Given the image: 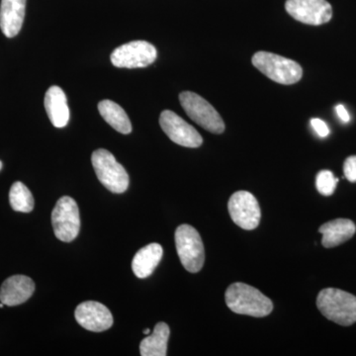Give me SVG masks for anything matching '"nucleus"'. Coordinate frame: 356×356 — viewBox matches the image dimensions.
I'll return each instance as SVG.
<instances>
[{"instance_id":"nucleus-7","label":"nucleus","mask_w":356,"mask_h":356,"mask_svg":"<svg viewBox=\"0 0 356 356\" xmlns=\"http://www.w3.org/2000/svg\"><path fill=\"white\" fill-rule=\"evenodd\" d=\"M51 224L54 233L62 242H72L76 238L81 229V218L74 199L70 196L58 199L51 213Z\"/></svg>"},{"instance_id":"nucleus-3","label":"nucleus","mask_w":356,"mask_h":356,"mask_svg":"<svg viewBox=\"0 0 356 356\" xmlns=\"http://www.w3.org/2000/svg\"><path fill=\"white\" fill-rule=\"evenodd\" d=\"M252 63L271 81L285 86L297 83L303 76V70L298 63L269 51H257Z\"/></svg>"},{"instance_id":"nucleus-8","label":"nucleus","mask_w":356,"mask_h":356,"mask_svg":"<svg viewBox=\"0 0 356 356\" xmlns=\"http://www.w3.org/2000/svg\"><path fill=\"white\" fill-rule=\"evenodd\" d=\"M158 58L156 47L147 41H132L115 49L111 54L114 67L122 69H138L154 64Z\"/></svg>"},{"instance_id":"nucleus-20","label":"nucleus","mask_w":356,"mask_h":356,"mask_svg":"<svg viewBox=\"0 0 356 356\" xmlns=\"http://www.w3.org/2000/svg\"><path fill=\"white\" fill-rule=\"evenodd\" d=\"M9 202L14 211L29 213L34 209V198L31 192L22 182L17 181L11 186Z\"/></svg>"},{"instance_id":"nucleus-22","label":"nucleus","mask_w":356,"mask_h":356,"mask_svg":"<svg viewBox=\"0 0 356 356\" xmlns=\"http://www.w3.org/2000/svg\"><path fill=\"white\" fill-rule=\"evenodd\" d=\"M344 177L348 181L356 182V156L346 159L343 165Z\"/></svg>"},{"instance_id":"nucleus-25","label":"nucleus","mask_w":356,"mask_h":356,"mask_svg":"<svg viewBox=\"0 0 356 356\" xmlns=\"http://www.w3.org/2000/svg\"><path fill=\"white\" fill-rule=\"evenodd\" d=\"M149 332H151V331H149V329L145 330L144 331L145 334H149Z\"/></svg>"},{"instance_id":"nucleus-27","label":"nucleus","mask_w":356,"mask_h":356,"mask_svg":"<svg viewBox=\"0 0 356 356\" xmlns=\"http://www.w3.org/2000/svg\"><path fill=\"white\" fill-rule=\"evenodd\" d=\"M1 168H2V163H1V161H0V170H1Z\"/></svg>"},{"instance_id":"nucleus-12","label":"nucleus","mask_w":356,"mask_h":356,"mask_svg":"<svg viewBox=\"0 0 356 356\" xmlns=\"http://www.w3.org/2000/svg\"><path fill=\"white\" fill-rule=\"evenodd\" d=\"M76 322L88 331H106L113 325V316L107 307L95 301H86L76 307Z\"/></svg>"},{"instance_id":"nucleus-23","label":"nucleus","mask_w":356,"mask_h":356,"mask_svg":"<svg viewBox=\"0 0 356 356\" xmlns=\"http://www.w3.org/2000/svg\"><path fill=\"white\" fill-rule=\"evenodd\" d=\"M311 126L321 138H325L329 136L330 129L327 127V124L324 121L321 120V119H311Z\"/></svg>"},{"instance_id":"nucleus-4","label":"nucleus","mask_w":356,"mask_h":356,"mask_svg":"<svg viewBox=\"0 0 356 356\" xmlns=\"http://www.w3.org/2000/svg\"><path fill=\"white\" fill-rule=\"evenodd\" d=\"M175 245L182 266L191 273H197L205 261L202 238L191 225H181L175 231Z\"/></svg>"},{"instance_id":"nucleus-11","label":"nucleus","mask_w":356,"mask_h":356,"mask_svg":"<svg viewBox=\"0 0 356 356\" xmlns=\"http://www.w3.org/2000/svg\"><path fill=\"white\" fill-rule=\"evenodd\" d=\"M159 125L166 136L179 146L199 147L202 145L203 139L198 131L170 110L161 112Z\"/></svg>"},{"instance_id":"nucleus-26","label":"nucleus","mask_w":356,"mask_h":356,"mask_svg":"<svg viewBox=\"0 0 356 356\" xmlns=\"http://www.w3.org/2000/svg\"><path fill=\"white\" fill-rule=\"evenodd\" d=\"M3 306H4V304L2 303V302H1V303H0V308H3Z\"/></svg>"},{"instance_id":"nucleus-13","label":"nucleus","mask_w":356,"mask_h":356,"mask_svg":"<svg viewBox=\"0 0 356 356\" xmlns=\"http://www.w3.org/2000/svg\"><path fill=\"white\" fill-rule=\"evenodd\" d=\"M35 291V283L25 275H14L7 278L0 288V302L6 306H17L25 303Z\"/></svg>"},{"instance_id":"nucleus-19","label":"nucleus","mask_w":356,"mask_h":356,"mask_svg":"<svg viewBox=\"0 0 356 356\" xmlns=\"http://www.w3.org/2000/svg\"><path fill=\"white\" fill-rule=\"evenodd\" d=\"M170 327L165 323H158L153 334L143 339L140 344L142 356H165L168 355V341L170 337Z\"/></svg>"},{"instance_id":"nucleus-10","label":"nucleus","mask_w":356,"mask_h":356,"mask_svg":"<svg viewBox=\"0 0 356 356\" xmlns=\"http://www.w3.org/2000/svg\"><path fill=\"white\" fill-rule=\"evenodd\" d=\"M285 9L295 20L308 25H322L332 17V7L327 0H287Z\"/></svg>"},{"instance_id":"nucleus-15","label":"nucleus","mask_w":356,"mask_h":356,"mask_svg":"<svg viewBox=\"0 0 356 356\" xmlns=\"http://www.w3.org/2000/svg\"><path fill=\"white\" fill-rule=\"evenodd\" d=\"M44 109L56 128H65L70 121V108L64 90L58 86H51L44 95Z\"/></svg>"},{"instance_id":"nucleus-9","label":"nucleus","mask_w":356,"mask_h":356,"mask_svg":"<svg viewBox=\"0 0 356 356\" xmlns=\"http://www.w3.org/2000/svg\"><path fill=\"white\" fill-rule=\"evenodd\" d=\"M229 216L243 229L252 231L261 222V211L257 198L248 191H238L232 195L228 203Z\"/></svg>"},{"instance_id":"nucleus-17","label":"nucleus","mask_w":356,"mask_h":356,"mask_svg":"<svg viewBox=\"0 0 356 356\" xmlns=\"http://www.w3.org/2000/svg\"><path fill=\"white\" fill-rule=\"evenodd\" d=\"M163 254V248L159 243H149L140 248L133 259V273L139 278L149 277L159 266Z\"/></svg>"},{"instance_id":"nucleus-5","label":"nucleus","mask_w":356,"mask_h":356,"mask_svg":"<svg viewBox=\"0 0 356 356\" xmlns=\"http://www.w3.org/2000/svg\"><path fill=\"white\" fill-rule=\"evenodd\" d=\"M93 168L103 186L113 193H123L128 189L129 175L123 165L107 149H99L91 156Z\"/></svg>"},{"instance_id":"nucleus-18","label":"nucleus","mask_w":356,"mask_h":356,"mask_svg":"<svg viewBox=\"0 0 356 356\" xmlns=\"http://www.w3.org/2000/svg\"><path fill=\"white\" fill-rule=\"evenodd\" d=\"M98 110L107 123L117 132L128 135L132 132V124L125 110L112 100H102L98 103Z\"/></svg>"},{"instance_id":"nucleus-6","label":"nucleus","mask_w":356,"mask_h":356,"mask_svg":"<svg viewBox=\"0 0 356 356\" xmlns=\"http://www.w3.org/2000/svg\"><path fill=\"white\" fill-rule=\"evenodd\" d=\"M179 102L187 116L199 126L213 134L224 133L222 117L207 100L191 91H184L179 95Z\"/></svg>"},{"instance_id":"nucleus-21","label":"nucleus","mask_w":356,"mask_h":356,"mask_svg":"<svg viewBox=\"0 0 356 356\" xmlns=\"http://www.w3.org/2000/svg\"><path fill=\"white\" fill-rule=\"evenodd\" d=\"M337 182H339V178L334 177V173L330 170H322L318 173L316 178L318 191L324 196H330L334 193Z\"/></svg>"},{"instance_id":"nucleus-14","label":"nucleus","mask_w":356,"mask_h":356,"mask_svg":"<svg viewBox=\"0 0 356 356\" xmlns=\"http://www.w3.org/2000/svg\"><path fill=\"white\" fill-rule=\"evenodd\" d=\"M27 0H1L0 28L7 38L17 36L24 22Z\"/></svg>"},{"instance_id":"nucleus-1","label":"nucleus","mask_w":356,"mask_h":356,"mask_svg":"<svg viewBox=\"0 0 356 356\" xmlns=\"http://www.w3.org/2000/svg\"><path fill=\"white\" fill-rule=\"evenodd\" d=\"M225 299L229 310L238 315L262 318L268 316L273 310V302L268 297L245 283L236 282L229 285Z\"/></svg>"},{"instance_id":"nucleus-24","label":"nucleus","mask_w":356,"mask_h":356,"mask_svg":"<svg viewBox=\"0 0 356 356\" xmlns=\"http://www.w3.org/2000/svg\"><path fill=\"white\" fill-rule=\"evenodd\" d=\"M336 111L337 116H339V118L341 119V121L344 122V123L350 122V114H348V110L346 109V107H344L343 104L337 105L336 107Z\"/></svg>"},{"instance_id":"nucleus-16","label":"nucleus","mask_w":356,"mask_h":356,"mask_svg":"<svg viewBox=\"0 0 356 356\" xmlns=\"http://www.w3.org/2000/svg\"><path fill=\"white\" fill-rule=\"evenodd\" d=\"M318 232L323 236L322 245L325 248H331L353 238L356 232V226L350 220L336 219L322 225Z\"/></svg>"},{"instance_id":"nucleus-2","label":"nucleus","mask_w":356,"mask_h":356,"mask_svg":"<svg viewBox=\"0 0 356 356\" xmlns=\"http://www.w3.org/2000/svg\"><path fill=\"white\" fill-rule=\"evenodd\" d=\"M317 307L323 316L344 327L356 322V297L337 288H325L318 293Z\"/></svg>"}]
</instances>
